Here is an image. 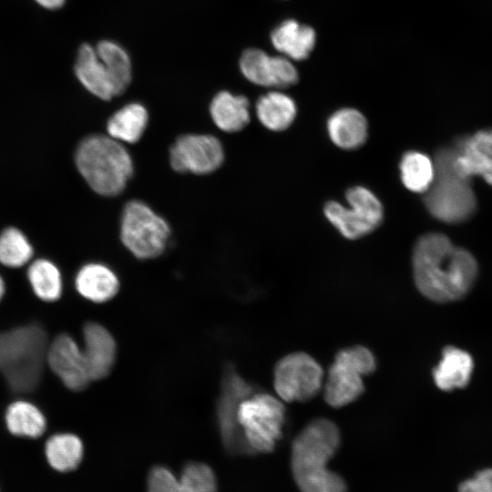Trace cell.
I'll return each instance as SVG.
<instances>
[{"mask_svg": "<svg viewBox=\"0 0 492 492\" xmlns=\"http://www.w3.org/2000/svg\"><path fill=\"white\" fill-rule=\"evenodd\" d=\"M413 276L417 290L436 302L464 297L477 275V263L466 250L456 247L444 234L421 236L413 250Z\"/></svg>", "mask_w": 492, "mask_h": 492, "instance_id": "6da1fadb", "label": "cell"}, {"mask_svg": "<svg viewBox=\"0 0 492 492\" xmlns=\"http://www.w3.org/2000/svg\"><path fill=\"white\" fill-rule=\"evenodd\" d=\"M340 438L337 425L327 418L313 420L294 438L291 465L301 492H346L344 480L327 467Z\"/></svg>", "mask_w": 492, "mask_h": 492, "instance_id": "7a4b0ae2", "label": "cell"}, {"mask_svg": "<svg viewBox=\"0 0 492 492\" xmlns=\"http://www.w3.org/2000/svg\"><path fill=\"white\" fill-rule=\"evenodd\" d=\"M47 348V334L36 323L0 332V373L11 391L22 394L36 388Z\"/></svg>", "mask_w": 492, "mask_h": 492, "instance_id": "3957f363", "label": "cell"}, {"mask_svg": "<svg viewBox=\"0 0 492 492\" xmlns=\"http://www.w3.org/2000/svg\"><path fill=\"white\" fill-rule=\"evenodd\" d=\"M76 165L97 194L116 196L121 193L133 173V161L121 142L105 135H91L78 145Z\"/></svg>", "mask_w": 492, "mask_h": 492, "instance_id": "277c9868", "label": "cell"}, {"mask_svg": "<svg viewBox=\"0 0 492 492\" xmlns=\"http://www.w3.org/2000/svg\"><path fill=\"white\" fill-rule=\"evenodd\" d=\"M433 161L435 179L424 198L427 210L436 219L447 223L467 220L477 206L470 180L455 171L447 147L440 149Z\"/></svg>", "mask_w": 492, "mask_h": 492, "instance_id": "5b68a950", "label": "cell"}, {"mask_svg": "<svg viewBox=\"0 0 492 492\" xmlns=\"http://www.w3.org/2000/svg\"><path fill=\"white\" fill-rule=\"evenodd\" d=\"M285 407L267 393L251 394L240 404L237 422L251 452H272L282 436Z\"/></svg>", "mask_w": 492, "mask_h": 492, "instance_id": "8992f818", "label": "cell"}, {"mask_svg": "<svg viewBox=\"0 0 492 492\" xmlns=\"http://www.w3.org/2000/svg\"><path fill=\"white\" fill-rule=\"evenodd\" d=\"M375 367L374 354L363 345L339 351L324 384L325 402L339 408L356 400L364 391V377L372 374Z\"/></svg>", "mask_w": 492, "mask_h": 492, "instance_id": "52a82bcc", "label": "cell"}, {"mask_svg": "<svg viewBox=\"0 0 492 492\" xmlns=\"http://www.w3.org/2000/svg\"><path fill=\"white\" fill-rule=\"evenodd\" d=\"M170 235L167 221L140 200L128 202L120 222V239L137 258L153 259L166 250Z\"/></svg>", "mask_w": 492, "mask_h": 492, "instance_id": "ba28073f", "label": "cell"}, {"mask_svg": "<svg viewBox=\"0 0 492 492\" xmlns=\"http://www.w3.org/2000/svg\"><path fill=\"white\" fill-rule=\"evenodd\" d=\"M348 207L331 200L325 203L323 213L329 222L346 239L355 240L371 233L384 219V208L373 191L363 186L347 190Z\"/></svg>", "mask_w": 492, "mask_h": 492, "instance_id": "9c48e42d", "label": "cell"}, {"mask_svg": "<svg viewBox=\"0 0 492 492\" xmlns=\"http://www.w3.org/2000/svg\"><path fill=\"white\" fill-rule=\"evenodd\" d=\"M319 363L303 352H295L278 361L273 371V388L282 402H305L313 398L323 384Z\"/></svg>", "mask_w": 492, "mask_h": 492, "instance_id": "30bf717a", "label": "cell"}, {"mask_svg": "<svg viewBox=\"0 0 492 492\" xmlns=\"http://www.w3.org/2000/svg\"><path fill=\"white\" fill-rule=\"evenodd\" d=\"M223 160L222 144L212 135L185 134L169 149L170 166L180 173L209 174L218 169Z\"/></svg>", "mask_w": 492, "mask_h": 492, "instance_id": "8fae6325", "label": "cell"}, {"mask_svg": "<svg viewBox=\"0 0 492 492\" xmlns=\"http://www.w3.org/2000/svg\"><path fill=\"white\" fill-rule=\"evenodd\" d=\"M251 394V386L230 364L224 370L216 413L220 434L226 448L231 452H251L237 422L241 402Z\"/></svg>", "mask_w": 492, "mask_h": 492, "instance_id": "7c38bea8", "label": "cell"}, {"mask_svg": "<svg viewBox=\"0 0 492 492\" xmlns=\"http://www.w3.org/2000/svg\"><path fill=\"white\" fill-rule=\"evenodd\" d=\"M239 67L243 77L254 85L284 88L298 82L299 75L292 60L284 56H270L259 48L242 52Z\"/></svg>", "mask_w": 492, "mask_h": 492, "instance_id": "4fadbf2b", "label": "cell"}, {"mask_svg": "<svg viewBox=\"0 0 492 492\" xmlns=\"http://www.w3.org/2000/svg\"><path fill=\"white\" fill-rule=\"evenodd\" d=\"M447 148L452 167L458 175L469 180L479 176L492 185V129L461 137Z\"/></svg>", "mask_w": 492, "mask_h": 492, "instance_id": "5bb4252c", "label": "cell"}, {"mask_svg": "<svg viewBox=\"0 0 492 492\" xmlns=\"http://www.w3.org/2000/svg\"><path fill=\"white\" fill-rule=\"evenodd\" d=\"M46 364L71 391H82L91 382L82 348L67 333L58 334L48 344Z\"/></svg>", "mask_w": 492, "mask_h": 492, "instance_id": "9a60e30c", "label": "cell"}, {"mask_svg": "<svg viewBox=\"0 0 492 492\" xmlns=\"http://www.w3.org/2000/svg\"><path fill=\"white\" fill-rule=\"evenodd\" d=\"M83 355L89 378L97 381L111 371L117 355L116 342L101 324L89 322L83 327Z\"/></svg>", "mask_w": 492, "mask_h": 492, "instance_id": "2e32d148", "label": "cell"}, {"mask_svg": "<svg viewBox=\"0 0 492 492\" xmlns=\"http://www.w3.org/2000/svg\"><path fill=\"white\" fill-rule=\"evenodd\" d=\"M273 47L291 60L306 59L316 43L315 30L294 19L279 24L271 33Z\"/></svg>", "mask_w": 492, "mask_h": 492, "instance_id": "e0dca14e", "label": "cell"}, {"mask_svg": "<svg viewBox=\"0 0 492 492\" xmlns=\"http://www.w3.org/2000/svg\"><path fill=\"white\" fill-rule=\"evenodd\" d=\"M74 70L79 82L92 95L103 100H110L116 97L107 70L95 46L90 44L80 46L77 53Z\"/></svg>", "mask_w": 492, "mask_h": 492, "instance_id": "ac0fdd59", "label": "cell"}, {"mask_svg": "<svg viewBox=\"0 0 492 492\" xmlns=\"http://www.w3.org/2000/svg\"><path fill=\"white\" fill-rule=\"evenodd\" d=\"M326 127L333 144L347 150L363 146L368 135L365 117L359 110L351 108L334 111L328 118Z\"/></svg>", "mask_w": 492, "mask_h": 492, "instance_id": "d6986e66", "label": "cell"}, {"mask_svg": "<svg viewBox=\"0 0 492 492\" xmlns=\"http://www.w3.org/2000/svg\"><path fill=\"white\" fill-rule=\"evenodd\" d=\"M75 287L83 298L101 303L109 301L118 293L119 281L109 267L91 262L78 270L75 278Z\"/></svg>", "mask_w": 492, "mask_h": 492, "instance_id": "ffe728a7", "label": "cell"}, {"mask_svg": "<svg viewBox=\"0 0 492 492\" xmlns=\"http://www.w3.org/2000/svg\"><path fill=\"white\" fill-rule=\"evenodd\" d=\"M473 371L472 357L455 346H446L442 359L433 370L436 385L443 391L461 388L467 384Z\"/></svg>", "mask_w": 492, "mask_h": 492, "instance_id": "44dd1931", "label": "cell"}, {"mask_svg": "<svg viewBox=\"0 0 492 492\" xmlns=\"http://www.w3.org/2000/svg\"><path fill=\"white\" fill-rule=\"evenodd\" d=\"M214 124L224 132H237L250 121V102L242 95L223 90L215 95L210 105Z\"/></svg>", "mask_w": 492, "mask_h": 492, "instance_id": "7402d4cb", "label": "cell"}, {"mask_svg": "<svg viewBox=\"0 0 492 492\" xmlns=\"http://www.w3.org/2000/svg\"><path fill=\"white\" fill-rule=\"evenodd\" d=\"M256 115L260 122L272 131L288 128L297 115L292 97L278 90L261 96L256 102Z\"/></svg>", "mask_w": 492, "mask_h": 492, "instance_id": "603a6c76", "label": "cell"}, {"mask_svg": "<svg viewBox=\"0 0 492 492\" xmlns=\"http://www.w3.org/2000/svg\"><path fill=\"white\" fill-rule=\"evenodd\" d=\"M148 120V111L143 105L128 103L108 118V135L121 143H135L144 134Z\"/></svg>", "mask_w": 492, "mask_h": 492, "instance_id": "cb8c5ba5", "label": "cell"}, {"mask_svg": "<svg viewBox=\"0 0 492 492\" xmlns=\"http://www.w3.org/2000/svg\"><path fill=\"white\" fill-rule=\"evenodd\" d=\"M95 48L107 70L116 97L120 96L132 79V64L128 53L121 45L111 40H102Z\"/></svg>", "mask_w": 492, "mask_h": 492, "instance_id": "d4e9b609", "label": "cell"}, {"mask_svg": "<svg viewBox=\"0 0 492 492\" xmlns=\"http://www.w3.org/2000/svg\"><path fill=\"white\" fill-rule=\"evenodd\" d=\"M8 431L17 436L37 438L46 427V420L42 411L31 402L16 400L11 403L5 414Z\"/></svg>", "mask_w": 492, "mask_h": 492, "instance_id": "484cf974", "label": "cell"}, {"mask_svg": "<svg viewBox=\"0 0 492 492\" xmlns=\"http://www.w3.org/2000/svg\"><path fill=\"white\" fill-rule=\"evenodd\" d=\"M84 453L81 439L71 433H60L50 436L46 442L45 454L48 464L59 472L75 470Z\"/></svg>", "mask_w": 492, "mask_h": 492, "instance_id": "4316f807", "label": "cell"}, {"mask_svg": "<svg viewBox=\"0 0 492 492\" xmlns=\"http://www.w3.org/2000/svg\"><path fill=\"white\" fill-rule=\"evenodd\" d=\"M399 170L404 186L416 193H425L435 179L434 161L417 150H409L402 156Z\"/></svg>", "mask_w": 492, "mask_h": 492, "instance_id": "83f0119b", "label": "cell"}, {"mask_svg": "<svg viewBox=\"0 0 492 492\" xmlns=\"http://www.w3.org/2000/svg\"><path fill=\"white\" fill-rule=\"evenodd\" d=\"M27 279L35 295L43 302H53L62 294V276L59 269L50 261L39 259L27 270Z\"/></svg>", "mask_w": 492, "mask_h": 492, "instance_id": "f1b7e54d", "label": "cell"}, {"mask_svg": "<svg viewBox=\"0 0 492 492\" xmlns=\"http://www.w3.org/2000/svg\"><path fill=\"white\" fill-rule=\"evenodd\" d=\"M33 248L22 231L8 228L0 235V263L10 268H18L29 261Z\"/></svg>", "mask_w": 492, "mask_h": 492, "instance_id": "f546056e", "label": "cell"}, {"mask_svg": "<svg viewBox=\"0 0 492 492\" xmlns=\"http://www.w3.org/2000/svg\"><path fill=\"white\" fill-rule=\"evenodd\" d=\"M179 479L182 492H217L215 473L204 463H189L183 467Z\"/></svg>", "mask_w": 492, "mask_h": 492, "instance_id": "4dcf8cb0", "label": "cell"}, {"mask_svg": "<svg viewBox=\"0 0 492 492\" xmlns=\"http://www.w3.org/2000/svg\"><path fill=\"white\" fill-rule=\"evenodd\" d=\"M147 492H182L179 477L163 466L150 469L147 478Z\"/></svg>", "mask_w": 492, "mask_h": 492, "instance_id": "1f68e13d", "label": "cell"}, {"mask_svg": "<svg viewBox=\"0 0 492 492\" xmlns=\"http://www.w3.org/2000/svg\"><path fill=\"white\" fill-rule=\"evenodd\" d=\"M458 492H492V467L482 469L464 480Z\"/></svg>", "mask_w": 492, "mask_h": 492, "instance_id": "d6a6232c", "label": "cell"}, {"mask_svg": "<svg viewBox=\"0 0 492 492\" xmlns=\"http://www.w3.org/2000/svg\"><path fill=\"white\" fill-rule=\"evenodd\" d=\"M40 6L48 9L56 10L62 7L66 0H35Z\"/></svg>", "mask_w": 492, "mask_h": 492, "instance_id": "836d02e7", "label": "cell"}, {"mask_svg": "<svg viewBox=\"0 0 492 492\" xmlns=\"http://www.w3.org/2000/svg\"><path fill=\"white\" fill-rule=\"evenodd\" d=\"M5 292V282H4V280L2 279V277L0 276V301L2 300Z\"/></svg>", "mask_w": 492, "mask_h": 492, "instance_id": "e575fe53", "label": "cell"}]
</instances>
